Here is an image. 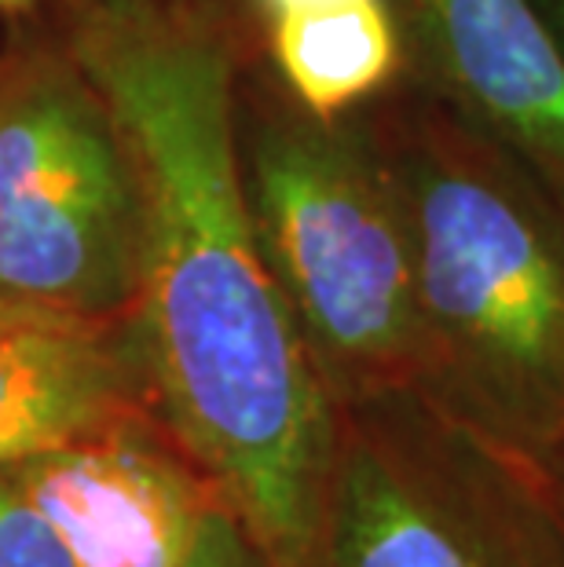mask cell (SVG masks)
Returning a JSON list of instances; mask_svg holds the SVG:
<instances>
[{
  "label": "cell",
  "mask_w": 564,
  "mask_h": 567,
  "mask_svg": "<svg viewBox=\"0 0 564 567\" xmlns=\"http://www.w3.org/2000/svg\"><path fill=\"white\" fill-rule=\"evenodd\" d=\"M63 44L136 165L132 337L151 410L268 564L308 567L341 425L249 209L232 16L176 0H66Z\"/></svg>",
  "instance_id": "obj_1"
},
{
  "label": "cell",
  "mask_w": 564,
  "mask_h": 567,
  "mask_svg": "<svg viewBox=\"0 0 564 567\" xmlns=\"http://www.w3.org/2000/svg\"><path fill=\"white\" fill-rule=\"evenodd\" d=\"M367 117L411 238L418 378L510 443L564 440V202L429 81Z\"/></svg>",
  "instance_id": "obj_2"
},
{
  "label": "cell",
  "mask_w": 564,
  "mask_h": 567,
  "mask_svg": "<svg viewBox=\"0 0 564 567\" xmlns=\"http://www.w3.org/2000/svg\"><path fill=\"white\" fill-rule=\"evenodd\" d=\"M238 147L254 224L286 305L338 400L418 378V300L407 220L370 117L319 122L257 92Z\"/></svg>",
  "instance_id": "obj_3"
},
{
  "label": "cell",
  "mask_w": 564,
  "mask_h": 567,
  "mask_svg": "<svg viewBox=\"0 0 564 567\" xmlns=\"http://www.w3.org/2000/svg\"><path fill=\"white\" fill-rule=\"evenodd\" d=\"M143 198L111 106L66 44L0 59V316L129 322Z\"/></svg>",
  "instance_id": "obj_4"
},
{
  "label": "cell",
  "mask_w": 564,
  "mask_h": 567,
  "mask_svg": "<svg viewBox=\"0 0 564 567\" xmlns=\"http://www.w3.org/2000/svg\"><path fill=\"white\" fill-rule=\"evenodd\" d=\"M4 468L78 567H184L224 502L154 410Z\"/></svg>",
  "instance_id": "obj_5"
},
{
  "label": "cell",
  "mask_w": 564,
  "mask_h": 567,
  "mask_svg": "<svg viewBox=\"0 0 564 567\" xmlns=\"http://www.w3.org/2000/svg\"><path fill=\"white\" fill-rule=\"evenodd\" d=\"M425 81L564 202V48L535 0H403Z\"/></svg>",
  "instance_id": "obj_6"
},
{
  "label": "cell",
  "mask_w": 564,
  "mask_h": 567,
  "mask_svg": "<svg viewBox=\"0 0 564 567\" xmlns=\"http://www.w3.org/2000/svg\"><path fill=\"white\" fill-rule=\"evenodd\" d=\"M151 410L129 322L0 316V465Z\"/></svg>",
  "instance_id": "obj_7"
},
{
  "label": "cell",
  "mask_w": 564,
  "mask_h": 567,
  "mask_svg": "<svg viewBox=\"0 0 564 567\" xmlns=\"http://www.w3.org/2000/svg\"><path fill=\"white\" fill-rule=\"evenodd\" d=\"M327 535L334 567H491L422 465L381 429L341 432Z\"/></svg>",
  "instance_id": "obj_8"
},
{
  "label": "cell",
  "mask_w": 564,
  "mask_h": 567,
  "mask_svg": "<svg viewBox=\"0 0 564 567\" xmlns=\"http://www.w3.org/2000/svg\"><path fill=\"white\" fill-rule=\"evenodd\" d=\"M260 33L283 95L319 122L367 114L411 74V27L396 0L294 11Z\"/></svg>",
  "instance_id": "obj_9"
},
{
  "label": "cell",
  "mask_w": 564,
  "mask_h": 567,
  "mask_svg": "<svg viewBox=\"0 0 564 567\" xmlns=\"http://www.w3.org/2000/svg\"><path fill=\"white\" fill-rule=\"evenodd\" d=\"M0 567H78L48 516L0 465Z\"/></svg>",
  "instance_id": "obj_10"
},
{
  "label": "cell",
  "mask_w": 564,
  "mask_h": 567,
  "mask_svg": "<svg viewBox=\"0 0 564 567\" xmlns=\"http://www.w3.org/2000/svg\"><path fill=\"white\" fill-rule=\"evenodd\" d=\"M184 567H271L260 546L249 538V530L238 524V516L221 502L209 513L206 527L191 549Z\"/></svg>",
  "instance_id": "obj_11"
},
{
  "label": "cell",
  "mask_w": 564,
  "mask_h": 567,
  "mask_svg": "<svg viewBox=\"0 0 564 567\" xmlns=\"http://www.w3.org/2000/svg\"><path fill=\"white\" fill-rule=\"evenodd\" d=\"M330 4H345V0H246V8H249V16L257 19V27L283 19V16H294V11L330 8Z\"/></svg>",
  "instance_id": "obj_12"
},
{
  "label": "cell",
  "mask_w": 564,
  "mask_h": 567,
  "mask_svg": "<svg viewBox=\"0 0 564 567\" xmlns=\"http://www.w3.org/2000/svg\"><path fill=\"white\" fill-rule=\"evenodd\" d=\"M535 4L543 8L546 22H550V27H554L557 41H561V48H564V0H535Z\"/></svg>",
  "instance_id": "obj_13"
},
{
  "label": "cell",
  "mask_w": 564,
  "mask_h": 567,
  "mask_svg": "<svg viewBox=\"0 0 564 567\" xmlns=\"http://www.w3.org/2000/svg\"><path fill=\"white\" fill-rule=\"evenodd\" d=\"M184 8H206V11H227V0H176Z\"/></svg>",
  "instance_id": "obj_14"
},
{
  "label": "cell",
  "mask_w": 564,
  "mask_h": 567,
  "mask_svg": "<svg viewBox=\"0 0 564 567\" xmlns=\"http://www.w3.org/2000/svg\"><path fill=\"white\" fill-rule=\"evenodd\" d=\"M33 0H0V11H27Z\"/></svg>",
  "instance_id": "obj_15"
}]
</instances>
